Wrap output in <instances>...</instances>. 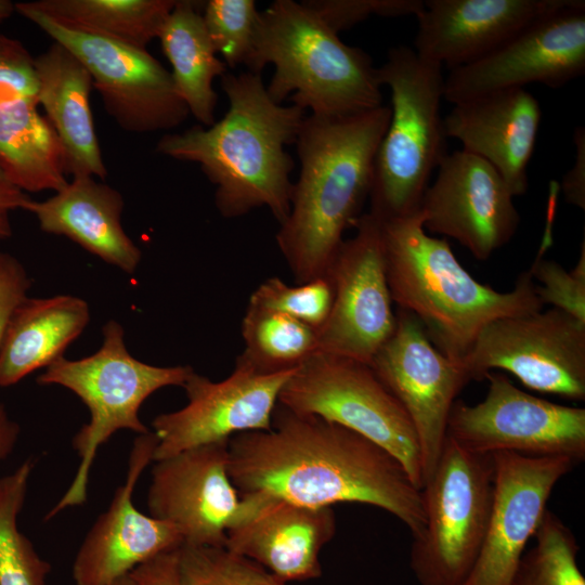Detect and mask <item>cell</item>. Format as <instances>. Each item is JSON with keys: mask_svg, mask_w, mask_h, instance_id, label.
<instances>
[{"mask_svg": "<svg viewBox=\"0 0 585 585\" xmlns=\"http://www.w3.org/2000/svg\"><path fill=\"white\" fill-rule=\"evenodd\" d=\"M533 536L509 585H585L576 538L557 515L546 509Z\"/></svg>", "mask_w": 585, "mask_h": 585, "instance_id": "32", "label": "cell"}, {"mask_svg": "<svg viewBox=\"0 0 585 585\" xmlns=\"http://www.w3.org/2000/svg\"><path fill=\"white\" fill-rule=\"evenodd\" d=\"M575 144V160L566 172L561 182V190L566 200L582 210L585 209V129L575 128L573 134Z\"/></svg>", "mask_w": 585, "mask_h": 585, "instance_id": "40", "label": "cell"}, {"mask_svg": "<svg viewBox=\"0 0 585 585\" xmlns=\"http://www.w3.org/2000/svg\"><path fill=\"white\" fill-rule=\"evenodd\" d=\"M229 474L239 494L262 492L314 508L366 504L393 515L413 537L425 525L421 490L393 455L343 426L278 403L270 430L230 439Z\"/></svg>", "mask_w": 585, "mask_h": 585, "instance_id": "1", "label": "cell"}, {"mask_svg": "<svg viewBox=\"0 0 585 585\" xmlns=\"http://www.w3.org/2000/svg\"><path fill=\"white\" fill-rule=\"evenodd\" d=\"M123 206L117 190L94 177L77 176L50 198L29 199L24 210L36 216L43 232L66 236L131 274L141 260V251L122 229Z\"/></svg>", "mask_w": 585, "mask_h": 585, "instance_id": "24", "label": "cell"}, {"mask_svg": "<svg viewBox=\"0 0 585 585\" xmlns=\"http://www.w3.org/2000/svg\"><path fill=\"white\" fill-rule=\"evenodd\" d=\"M570 0H426L414 50L450 70L485 56Z\"/></svg>", "mask_w": 585, "mask_h": 585, "instance_id": "22", "label": "cell"}, {"mask_svg": "<svg viewBox=\"0 0 585 585\" xmlns=\"http://www.w3.org/2000/svg\"><path fill=\"white\" fill-rule=\"evenodd\" d=\"M220 80L229 101L223 118L165 134L156 151L198 164L216 185V207L224 218L268 207L281 224L290 210L295 168L285 146L296 143L306 112L275 103L261 74L227 72Z\"/></svg>", "mask_w": 585, "mask_h": 585, "instance_id": "2", "label": "cell"}, {"mask_svg": "<svg viewBox=\"0 0 585 585\" xmlns=\"http://www.w3.org/2000/svg\"><path fill=\"white\" fill-rule=\"evenodd\" d=\"M178 585H287L259 563L226 547L183 544Z\"/></svg>", "mask_w": 585, "mask_h": 585, "instance_id": "33", "label": "cell"}, {"mask_svg": "<svg viewBox=\"0 0 585 585\" xmlns=\"http://www.w3.org/2000/svg\"><path fill=\"white\" fill-rule=\"evenodd\" d=\"M30 198L15 186L0 165V244L12 235L11 214L24 209Z\"/></svg>", "mask_w": 585, "mask_h": 585, "instance_id": "42", "label": "cell"}, {"mask_svg": "<svg viewBox=\"0 0 585 585\" xmlns=\"http://www.w3.org/2000/svg\"><path fill=\"white\" fill-rule=\"evenodd\" d=\"M34 461L0 478V585H46L51 566L17 528Z\"/></svg>", "mask_w": 585, "mask_h": 585, "instance_id": "31", "label": "cell"}, {"mask_svg": "<svg viewBox=\"0 0 585 585\" xmlns=\"http://www.w3.org/2000/svg\"><path fill=\"white\" fill-rule=\"evenodd\" d=\"M272 64L266 87L277 104L310 115L346 117L382 105L378 67L362 49L346 44L303 1L275 0L260 11L248 72Z\"/></svg>", "mask_w": 585, "mask_h": 585, "instance_id": "5", "label": "cell"}, {"mask_svg": "<svg viewBox=\"0 0 585 585\" xmlns=\"http://www.w3.org/2000/svg\"><path fill=\"white\" fill-rule=\"evenodd\" d=\"M244 352L236 359L261 374L295 370L317 353V332L284 313L248 304Z\"/></svg>", "mask_w": 585, "mask_h": 585, "instance_id": "30", "label": "cell"}, {"mask_svg": "<svg viewBox=\"0 0 585 585\" xmlns=\"http://www.w3.org/2000/svg\"><path fill=\"white\" fill-rule=\"evenodd\" d=\"M379 222L392 301L421 323L447 358L461 361L492 322L543 310L529 271L508 291L480 283L447 240L426 232L420 211Z\"/></svg>", "mask_w": 585, "mask_h": 585, "instance_id": "4", "label": "cell"}, {"mask_svg": "<svg viewBox=\"0 0 585 585\" xmlns=\"http://www.w3.org/2000/svg\"><path fill=\"white\" fill-rule=\"evenodd\" d=\"M470 380L503 369L534 391L585 400V323L550 308L489 324L459 361Z\"/></svg>", "mask_w": 585, "mask_h": 585, "instance_id": "12", "label": "cell"}, {"mask_svg": "<svg viewBox=\"0 0 585 585\" xmlns=\"http://www.w3.org/2000/svg\"><path fill=\"white\" fill-rule=\"evenodd\" d=\"M239 504L229 474V441L155 461L147 494L150 516L174 525L184 544L225 547Z\"/></svg>", "mask_w": 585, "mask_h": 585, "instance_id": "19", "label": "cell"}, {"mask_svg": "<svg viewBox=\"0 0 585 585\" xmlns=\"http://www.w3.org/2000/svg\"><path fill=\"white\" fill-rule=\"evenodd\" d=\"M484 379L489 389L483 401L454 402L447 438L478 454L560 456L575 464L585 458V408L532 395L498 372L486 373Z\"/></svg>", "mask_w": 585, "mask_h": 585, "instance_id": "11", "label": "cell"}, {"mask_svg": "<svg viewBox=\"0 0 585 585\" xmlns=\"http://www.w3.org/2000/svg\"><path fill=\"white\" fill-rule=\"evenodd\" d=\"M541 118L537 99L524 88H512L454 104L444 118V129L464 151L491 164L516 197L529 186L528 167Z\"/></svg>", "mask_w": 585, "mask_h": 585, "instance_id": "23", "label": "cell"}, {"mask_svg": "<svg viewBox=\"0 0 585 585\" xmlns=\"http://www.w3.org/2000/svg\"><path fill=\"white\" fill-rule=\"evenodd\" d=\"M328 272L333 285L329 315L317 332V352L370 365L395 329L396 315L386 274L379 220L362 213Z\"/></svg>", "mask_w": 585, "mask_h": 585, "instance_id": "13", "label": "cell"}, {"mask_svg": "<svg viewBox=\"0 0 585 585\" xmlns=\"http://www.w3.org/2000/svg\"><path fill=\"white\" fill-rule=\"evenodd\" d=\"M177 0H38L31 5L80 30L135 48L158 37Z\"/></svg>", "mask_w": 585, "mask_h": 585, "instance_id": "29", "label": "cell"}, {"mask_svg": "<svg viewBox=\"0 0 585 585\" xmlns=\"http://www.w3.org/2000/svg\"><path fill=\"white\" fill-rule=\"evenodd\" d=\"M18 434L20 426L9 417L4 405L0 404V460L12 453Z\"/></svg>", "mask_w": 585, "mask_h": 585, "instance_id": "43", "label": "cell"}, {"mask_svg": "<svg viewBox=\"0 0 585 585\" xmlns=\"http://www.w3.org/2000/svg\"><path fill=\"white\" fill-rule=\"evenodd\" d=\"M278 404L343 426L379 445L422 490L420 448L414 426L370 365L315 353L283 386Z\"/></svg>", "mask_w": 585, "mask_h": 585, "instance_id": "9", "label": "cell"}, {"mask_svg": "<svg viewBox=\"0 0 585 585\" xmlns=\"http://www.w3.org/2000/svg\"><path fill=\"white\" fill-rule=\"evenodd\" d=\"M38 105L28 98L0 101V165L23 192H57L68 183L65 151Z\"/></svg>", "mask_w": 585, "mask_h": 585, "instance_id": "27", "label": "cell"}, {"mask_svg": "<svg viewBox=\"0 0 585 585\" xmlns=\"http://www.w3.org/2000/svg\"><path fill=\"white\" fill-rule=\"evenodd\" d=\"M110 585H139L136 583V581L131 576V574H127L120 578H118L117 581H115L114 583H112Z\"/></svg>", "mask_w": 585, "mask_h": 585, "instance_id": "45", "label": "cell"}, {"mask_svg": "<svg viewBox=\"0 0 585 585\" xmlns=\"http://www.w3.org/2000/svg\"><path fill=\"white\" fill-rule=\"evenodd\" d=\"M442 66L421 57L413 48L399 46L378 67L380 84L391 93L390 119L378 146L370 210L380 221L419 211L432 171L446 152Z\"/></svg>", "mask_w": 585, "mask_h": 585, "instance_id": "6", "label": "cell"}, {"mask_svg": "<svg viewBox=\"0 0 585 585\" xmlns=\"http://www.w3.org/2000/svg\"><path fill=\"white\" fill-rule=\"evenodd\" d=\"M35 57L18 40L0 35V101L15 98L37 100Z\"/></svg>", "mask_w": 585, "mask_h": 585, "instance_id": "38", "label": "cell"}, {"mask_svg": "<svg viewBox=\"0 0 585 585\" xmlns=\"http://www.w3.org/2000/svg\"><path fill=\"white\" fill-rule=\"evenodd\" d=\"M421 493L425 525L413 537L411 569L419 585H463L479 555L491 515L492 455L467 451L446 437Z\"/></svg>", "mask_w": 585, "mask_h": 585, "instance_id": "8", "label": "cell"}, {"mask_svg": "<svg viewBox=\"0 0 585 585\" xmlns=\"http://www.w3.org/2000/svg\"><path fill=\"white\" fill-rule=\"evenodd\" d=\"M260 12L253 0H209L202 13L216 53L226 66L247 68L255 52Z\"/></svg>", "mask_w": 585, "mask_h": 585, "instance_id": "34", "label": "cell"}, {"mask_svg": "<svg viewBox=\"0 0 585 585\" xmlns=\"http://www.w3.org/2000/svg\"><path fill=\"white\" fill-rule=\"evenodd\" d=\"M15 11V3L9 0H0V23L9 18Z\"/></svg>", "mask_w": 585, "mask_h": 585, "instance_id": "44", "label": "cell"}, {"mask_svg": "<svg viewBox=\"0 0 585 585\" xmlns=\"http://www.w3.org/2000/svg\"><path fill=\"white\" fill-rule=\"evenodd\" d=\"M389 119L386 105L346 117L303 119L295 143L300 171L289 213L276 234L297 284L328 275L344 231L369 197L375 156Z\"/></svg>", "mask_w": 585, "mask_h": 585, "instance_id": "3", "label": "cell"}, {"mask_svg": "<svg viewBox=\"0 0 585 585\" xmlns=\"http://www.w3.org/2000/svg\"><path fill=\"white\" fill-rule=\"evenodd\" d=\"M303 2L338 35L372 15L417 16L424 9L422 0H304Z\"/></svg>", "mask_w": 585, "mask_h": 585, "instance_id": "37", "label": "cell"}, {"mask_svg": "<svg viewBox=\"0 0 585 585\" xmlns=\"http://www.w3.org/2000/svg\"><path fill=\"white\" fill-rule=\"evenodd\" d=\"M585 73V2H570L444 77L453 105L490 92L542 83L560 88Z\"/></svg>", "mask_w": 585, "mask_h": 585, "instance_id": "14", "label": "cell"}, {"mask_svg": "<svg viewBox=\"0 0 585 585\" xmlns=\"http://www.w3.org/2000/svg\"><path fill=\"white\" fill-rule=\"evenodd\" d=\"M35 67L38 104L44 108L64 147L67 174L105 179L107 169L90 106L93 89L90 73L57 42L35 57Z\"/></svg>", "mask_w": 585, "mask_h": 585, "instance_id": "25", "label": "cell"}, {"mask_svg": "<svg viewBox=\"0 0 585 585\" xmlns=\"http://www.w3.org/2000/svg\"><path fill=\"white\" fill-rule=\"evenodd\" d=\"M295 370L261 374L236 360L234 370L221 381L193 372L183 386L187 404L152 422L157 438L153 461L227 442L238 433L270 430L280 392Z\"/></svg>", "mask_w": 585, "mask_h": 585, "instance_id": "16", "label": "cell"}, {"mask_svg": "<svg viewBox=\"0 0 585 585\" xmlns=\"http://www.w3.org/2000/svg\"><path fill=\"white\" fill-rule=\"evenodd\" d=\"M156 445L157 438L151 431L134 439L126 481L76 555L73 564L76 585H110L142 563L184 544L174 525L144 515L132 502L136 482L153 461Z\"/></svg>", "mask_w": 585, "mask_h": 585, "instance_id": "20", "label": "cell"}, {"mask_svg": "<svg viewBox=\"0 0 585 585\" xmlns=\"http://www.w3.org/2000/svg\"><path fill=\"white\" fill-rule=\"evenodd\" d=\"M333 296L328 276L294 286L274 276L256 288L248 304L284 313L318 332L329 315Z\"/></svg>", "mask_w": 585, "mask_h": 585, "instance_id": "35", "label": "cell"}, {"mask_svg": "<svg viewBox=\"0 0 585 585\" xmlns=\"http://www.w3.org/2000/svg\"><path fill=\"white\" fill-rule=\"evenodd\" d=\"M419 207L424 227L487 260L514 237L520 214L499 172L464 150L446 154Z\"/></svg>", "mask_w": 585, "mask_h": 585, "instance_id": "17", "label": "cell"}, {"mask_svg": "<svg viewBox=\"0 0 585 585\" xmlns=\"http://www.w3.org/2000/svg\"><path fill=\"white\" fill-rule=\"evenodd\" d=\"M89 320V306L78 297L24 298L10 315L0 342V387L15 385L64 356Z\"/></svg>", "mask_w": 585, "mask_h": 585, "instance_id": "26", "label": "cell"}, {"mask_svg": "<svg viewBox=\"0 0 585 585\" xmlns=\"http://www.w3.org/2000/svg\"><path fill=\"white\" fill-rule=\"evenodd\" d=\"M102 332L104 340L94 354L75 361L62 356L37 378L39 385H58L73 391L90 414L89 422L73 439L80 458L75 478L46 520L82 505L99 447L120 429L150 432L139 418L143 402L164 387H183L194 372L187 365L160 367L136 360L128 352L123 328L116 321H108Z\"/></svg>", "mask_w": 585, "mask_h": 585, "instance_id": "7", "label": "cell"}, {"mask_svg": "<svg viewBox=\"0 0 585 585\" xmlns=\"http://www.w3.org/2000/svg\"><path fill=\"white\" fill-rule=\"evenodd\" d=\"M15 11L84 65L105 110L122 130L132 133L171 130L190 116L171 73L146 49L70 27L30 2L15 3Z\"/></svg>", "mask_w": 585, "mask_h": 585, "instance_id": "10", "label": "cell"}, {"mask_svg": "<svg viewBox=\"0 0 585 585\" xmlns=\"http://www.w3.org/2000/svg\"><path fill=\"white\" fill-rule=\"evenodd\" d=\"M157 38L190 115L200 126L210 127L216 122L218 103L212 83L227 73V66L217 56L196 2L177 0Z\"/></svg>", "mask_w": 585, "mask_h": 585, "instance_id": "28", "label": "cell"}, {"mask_svg": "<svg viewBox=\"0 0 585 585\" xmlns=\"http://www.w3.org/2000/svg\"><path fill=\"white\" fill-rule=\"evenodd\" d=\"M178 549L161 554L131 571L139 585H178Z\"/></svg>", "mask_w": 585, "mask_h": 585, "instance_id": "41", "label": "cell"}, {"mask_svg": "<svg viewBox=\"0 0 585 585\" xmlns=\"http://www.w3.org/2000/svg\"><path fill=\"white\" fill-rule=\"evenodd\" d=\"M543 306L561 310L585 323V243L574 269L567 271L554 260L537 257L528 270Z\"/></svg>", "mask_w": 585, "mask_h": 585, "instance_id": "36", "label": "cell"}, {"mask_svg": "<svg viewBox=\"0 0 585 585\" xmlns=\"http://www.w3.org/2000/svg\"><path fill=\"white\" fill-rule=\"evenodd\" d=\"M239 496L225 547L285 583L318 578L321 550L337 529L332 507H308L262 492Z\"/></svg>", "mask_w": 585, "mask_h": 585, "instance_id": "21", "label": "cell"}, {"mask_svg": "<svg viewBox=\"0 0 585 585\" xmlns=\"http://www.w3.org/2000/svg\"><path fill=\"white\" fill-rule=\"evenodd\" d=\"M395 315V329L373 358L370 367L414 426L424 487L442 453L452 406L471 380L459 361L433 346L412 313L399 309Z\"/></svg>", "mask_w": 585, "mask_h": 585, "instance_id": "15", "label": "cell"}, {"mask_svg": "<svg viewBox=\"0 0 585 585\" xmlns=\"http://www.w3.org/2000/svg\"><path fill=\"white\" fill-rule=\"evenodd\" d=\"M494 466L493 504L474 564L463 585H509L536 532L551 491L572 470L568 457L491 454Z\"/></svg>", "mask_w": 585, "mask_h": 585, "instance_id": "18", "label": "cell"}, {"mask_svg": "<svg viewBox=\"0 0 585 585\" xmlns=\"http://www.w3.org/2000/svg\"><path fill=\"white\" fill-rule=\"evenodd\" d=\"M31 281L20 261L0 251V342L10 315L27 297Z\"/></svg>", "mask_w": 585, "mask_h": 585, "instance_id": "39", "label": "cell"}]
</instances>
